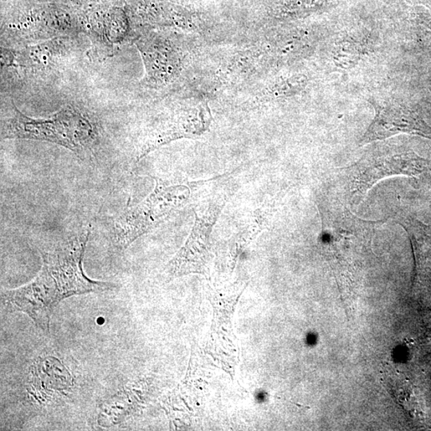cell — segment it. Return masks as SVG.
Instances as JSON below:
<instances>
[{
    "label": "cell",
    "mask_w": 431,
    "mask_h": 431,
    "mask_svg": "<svg viewBox=\"0 0 431 431\" xmlns=\"http://www.w3.org/2000/svg\"><path fill=\"white\" fill-rule=\"evenodd\" d=\"M90 233L86 229L42 253L43 266L29 284L5 291L3 301L9 310L27 314L44 333L50 332V317L61 300L76 295L115 289L116 285L92 280L86 276L83 261Z\"/></svg>",
    "instance_id": "obj_1"
},
{
    "label": "cell",
    "mask_w": 431,
    "mask_h": 431,
    "mask_svg": "<svg viewBox=\"0 0 431 431\" xmlns=\"http://www.w3.org/2000/svg\"><path fill=\"white\" fill-rule=\"evenodd\" d=\"M321 218L319 243L336 273L352 274L371 249L378 222L356 217L343 205L318 204Z\"/></svg>",
    "instance_id": "obj_2"
},
{
    "label": "cell",
    "mask_w": 431,
    "mask_h": 431,
    "mask_svg": "<svg viewBox=\"0 0 431 431\" xmlns=\"http://www.w3.org/2000/svg\"><path fill=\"white\" fill-rule=\"evenodd\" d=\"M3 138L49 142L83 157L95 145L97 132L92 122L73 106L61 108L48 119H34L13 105L2 125Z\"/></svg>",
    "instance_id": "obj_3"
},
{
    "label": "cell",
    "mask_w": 431,
    "mask_h": 431,
    "mask_svg": "<svg viewBox=\"0 0 431 431\" xmlns=\"http://www.w3.org/2000/svg\"><path fill=\"white\" fill-rule=\"evenodd\" d=\"M191 189L186 184L156 182L153 191L142 202L122 213L114 224L117 247L126 249L142 235L151 232L189 203Z\"/></svg>",
    "instance_id": "obj_4"
},
{
    "label": "cell",
    "mask_w": 431,
    "mask_h": 431,
    "mask_svg": "<svg viewBox=\"0 0 431 431\" xmlns=\"http://www.w3.org/2000/svg\"><path fill=\"white\" fill-rule=\"evenodd\" d=\"M227 201V194L219 193L195 213L196 220L186 242L166 267L169 275L209 274L212 258L210 235Z\"/></svg>",
    "instance_id": "obj_5"
},
{
    "label": "cell",
    "mask_w": 431,
    "mask_h": 431,
    "mask_svg": "<svg viewBox=\"0 0 431 431\" xmlns=\"http://www.w3.org/2000/svg\"><path fill=\"white\" fill-rule=\"evenodd\" d=\"M428 162L410 152L368 153L345 169L353 197L365 198L369 191L383 179L393 176L414 178L422 173Z\"/></svg>",
    "instance_id": "obj_6"
},
{
    "label": "cell",
    "mask_w": 431,
    "mask_h": 431,
    "mask_svg": "<svg viewBox=\"0 0 431 431\" xmlns=\"http://www.w3.org/2000/svg\"><path fill=\"white\" fill-rule=\"evenodd\" d=\"M410 133L431 140V128L416 112L396 102L376 106V117L363 135L361 145L399 135Z\"/></svg>",
    "instance_id": "obj_7"
},
{
    "label": "cell",
    "mask_w": 431,
    "mask_h": 431,
    "mask_svg": "<svg viewBox=\"0 0 431 431\" xmlns=\"http://www.w3.org/2000/svg\"><path fill=\"white\" fill-rule=\"evenodd\" d=\"M211 115L207 106L180 113L156 128L149 135L141 148L137 160L146 156L155 149L179 138H191L202 135L209 129Z\"/></svg>",
    "instance_id": "obj_8"
},
{
    "label": "cell",
    "mask_w": 431,
    "mask_h": 431,
    "mask_svg": "<svg viewBox=\"0 0 431 431\" xmlns=\"http://www.w3.org/2000/svg\"><path fill=\"white\" fill-rule=\"evenodd\" d=\"M413 245L416 273L420 280H431V225L413 218L399 220Z\"/></svg>",
    "instance_id": "obj_9"
},
{
    "label": "cell",
    "mask_w": 431,
    "mask_h": 431,
    "mask_svg": "<svg viewBox=\"0 0 431 431\" xmlns=\"http://www.w3.org/2000/svg\"><path fill=\"white\" fill-rule=\"evenodd\" d=\"M270 211L268 207L263 205L255 210L253 215L248 220V223L244 225L242 229L234 236L231 242L230 249L233 258L238 255L265 229L269 220Z\"/></svg>",
    "instance_id": "obj_10"
}]
</instances>
